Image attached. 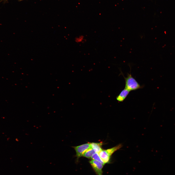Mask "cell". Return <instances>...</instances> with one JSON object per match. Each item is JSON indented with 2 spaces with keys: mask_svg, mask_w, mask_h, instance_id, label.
Listing matches in <instances>:
<instances>
[{
  "mask_svg": "<svg viewBox=\"0 0 175 175\" xmlns=\"http://www.w3.org/2000/svg\"><path fill=\"white\" fill-rule=\"evenodd\" d=\"M74 41L76 43H79L84 42L86 40L84 36L81 35L76 37L74 39Z\"/></svg>",
  "mask_w": 175,
  "mask_h": 175,
  "instance_id": "8",
  "label": "cell"
},
{
  "mask_svg": "<svg viewBox=\"0 0 175 175\" xmlns=\"http://www.w3.org/2000/svg\"><path fill=\"white\" fill-rule=\"evenodd\" d=\"M90 143L91 148L95 150L96 152L98 153L102 150L101 146L102 143L101 142H92Z\"/></svg>",
  "mask_w": 175,
  "mask_h": 175,
  "instance_id": "6",
  "label": "cell"
},
{
  "mask_svg": "<svg viewBox=\"0 0 175 175\" xmlns=\"http://www.w3.org/2000/svg\"><path fill=\"white\" fill-rule=\"evenodd\" d=\"M130 92V91L125 88L116 97V100L120 102H123L126 97Z\"/></svg>",
  "mask_w": 175,
  "mask_h": 175,
  "instance_id": "5",
  "label": "cell"
},
{
  "mask_svg": "<svg viewBox=\"0 0 175 175\" xmlns=\"http://www.w3.org/2000/svg\"><path fill=\"white\" fill-rule=\"evenodd\" d=\"M73 147L76 151L77 159L82 156L83 154L86 150L91 148L90 143L83 144Z\"/></svg>",
  "mask_w": 175,
  "mask_h": 175,
  "instance_id": "3",
  "label": "cell"
},
{
  "mask_svg": "<svg viewBox=\"0 0 175 175\" xmlns=\"http://www.w3.org/2000/svg\"><path fill=\"white\" fill-rule=\"evenodd\" d=\"M89 163L97 175H102L103 165L100 162L93 159L90 161Z\"/></svg>",
  "mask_w": 175,
  "mask_h": 175,
  "instance_id": "4",
  "label": "cell"
},
{
  "mask_svg": "<svg viewBox=\"0 0 175 175\" xmlns=\"http://www.w3.org/2000/svg\"><path fill=\"white\" fill-rule=\"evenodd\" d=\"M91 158L92 159L95 160L100 162L104 165L105 164L100 158L98 153H95L92 155Z\"/></svg>",
  "mask_w": 175,
  "mask_h": 175,
  "instance_id": "9",
  "label": "cell"
},
{
  "mask_svg": "<svg viewBox=\"0 0 175 175\" xmlns=\"http://www.w3.org/2000/svg\"><path fill=\"white\" fill-rule=\"evenodd\" d=\"M125 81V88L130 91L136 90L142 88L131 73L128 74L126 77H124Z\"/></svg>",
  "mask_w": 175,
  "mask_h": 175,
  "instance_id": "2",
  "label": "cell"
},
{
  "mask_svg": "<svg viewBox=\"0 0 175 175\" xmlns=\"http://www.w3.org/2000/svg\"><path fill=\"white\" fill-rule=\"evenodd\" d=\"M96 152L95 150L91 148L86 150L83 154L82 156L90 158Z\"/></svg>",
  "mask_w": 175,
  "mask_h": 175,
  "instance_id": "7",
  "label": "cell"
},
{
  "mask_svg": "<svg viewBox=\"0 0 175 175\" xmlns=\"http://www.w3.org/2000/svg\"></svg>",
  "mask_w": 175,
  "mask_h": 175,
  "instance_id": "10",
  "label": "cell"
},
{
  "mask_svg": "<svg viewBox=\"0 0 175 175\" xmlns=\"http://www.w3.org/2000/svg\"><path fill=\"white\" fill-rule=\"evenodd\" d=\"M122 146V144H119L110 149L106 150L102 149L98 154L105 164L109 162L112 155L115 151L121 148Z\"/></svg>",
  "mask_w": 175,
  "mask_h": 175,
  "instance_id": "1",
  "label": "cell"
}]
</instances>
